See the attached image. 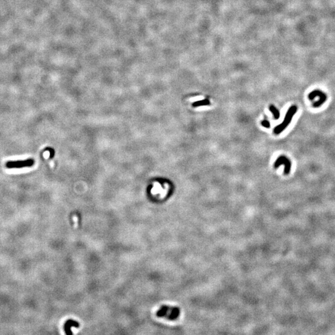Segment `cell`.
Here are the masks:
<instances>
[{
  "label": "cell",
  "instance_id": "obj_1",
  "mask_svg": "<svg viewBox=\"0 0 335 335\" xmlns=\"http://www.w3.org/2000/svg\"><path fill=\"white\" fill-rule=\"evenodd\" d=\"M297 110H298V107L295 105H293L289 107V109H288L285 116L283 122L274 128V133L276 135L280 134L288 127V125L290 124V123L292 120L293 117H294V116L297 113Z\"/></svg>",
  "mask_w": 335,
  "mask_h": 335
},
{
  "label": "cell",
  "instance_id": "obj_2",
  "mask_svg": "<svg viewBox=\"0 0 335 335\" xmlns=\"http://www.w3.org/2000/svg\"><path fill=\"white\" fill-rule=\"evenodd\" d=\"M180 314V310L176 307L163 306L158 310L157 316L161 318H165L170 320H176Z\"/></svg>",
  "mask_w": 335,
  "mask_h": 335
},
{
  "label": "cell",
  "instance_id": "obj_3",
  "mask_svg": "<svg viewBox=\"0 0 335 335\" xmlns=\"http://www.w3.org/2000/svg\"><path fill=\"white\" fill-rule=\"evenodd\" d=\"M316 97H318L319 99L313 103L312 106L314 108H318V107H320V106L323 104L327 100L326 94L323 93L321 90H319V89H315V90L312 91V92L308 94V99L311 101L313 100Z\"/></svg>",
  "mask_w": 335,
  "mask_h": 335
},
{
  "label": "cell",
  "instance_id": "obj_4",
  "mask_svg": "<svg viewBox=\"0 0 335 335\" xmlns=\"http://www.w3.org/2000/svg\"><path fill=\"white\" fill-rule=\"evenodd\" d=\"M282 165H284V174L285 175H289L292 168V162L288 157H286L284 155H281L277 158L274 163V168H277Z\"/></svg>",
  "mask_w": 335,
  "mask_h": 335
},
{
  "label": "cell",
  "instance_id": "obj_5",
  "mask_svg": "<svg viewBox=\"0 0 335 335\" xmlns=\"http://www.w3.org/2000/svg\"><path fill=\"white\" fill-rule=\"evenodd\" d=\"M34 164V161L32 159L19 161H10L6 163L8 168H22L24 167H30Z\"/></svg>",
  "mask_w": 335,
  "mask_h": 335
},
{
  "label": "cell",
  "instance_id": "obj_6",
  "mask_svg": "<svg viewBox=\"0 0 335 335\" xmlns=\"http://www.w3.org/2000/svg\"><path fill=\"white\" fill-rule=\"evenodd\" d=\"M79 326H80V324H79L78 322H77V321L73 320H68L65 323V326H64V329H65V333H67V334H73V333H72V331H71V327L78 328Z\"/></svg>",
  "mask_w": 335,
  "mask_h": 335
},
{
  "label": "cell",
  "instance_id": "obj_7",
  "mask_svg": "<svg viewBox=\"0 0 335 335\" xmlns=\"http://www.w3.org/2000/svg\"><path fill=\"white\" fill-rule=\"evenodd\" d=\"M269 109H270V111L272 112L274 119L277 120V119H279L280 112L276 107H275L274 105H270V107H269Z\"/></svg>",
  "mask_w": 335,
  "mask_h": 335
},
{
  "label": "cell",
  "instance_id": "obj_8",
  "mask_svg": "<svg viewBox=\"0 0 335 335\" xmlns=\"http://www.w3.org/2000/svg\"><path fill=\"white\" fill-rule=\"evenodd\" d=\"M210 104V101H209L208 99H204V100H201V101H196V102H194L193 104V106L196 107H198V106H207Z\"/></svg>",
  "mask_w": 335,
  "mask_h": 335
},
{
  "label": "cell",
  "instance_id": "obj_9",
  "mask_svg": "<svg viewBox=\"0 0 335 335\" xmlns=\"http://www.w3.org/2000/svg\"><path fill=\"white\" fill-rule=\"evenodd\" d=\"M261 125H262V126L264 127H266V128H267V129L270 128V127H271L270 122H269L268 121H267V120L262 121L261 122Z\"/></svg>",
  "mask_w": 335,
  "mask_h": 335
}]
</instances>
